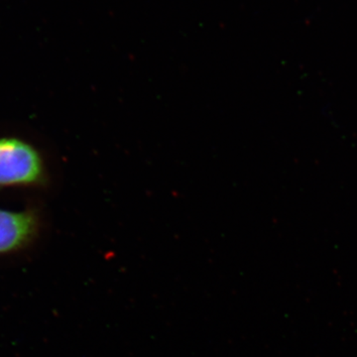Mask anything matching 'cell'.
Wrapping results in <instances>:
<instances>
[{
  "label": "cell",
  "instance_id": "obj_1",
  "mask_svg": "<svg viewBox=\"0 0 357 357\" xmlns=\"http://www.w3.org/2000/svg\"><path fill=\"white\" fill-rule=\"evenodd\" d=\"M48 152L32 136L0 132V191H47L54 184Z\"/></svg>",
  "mask_w": 357,
  "mask_h": 357
},
{
  "label": "cell",
  "instance_id": "obj_2",
  "mask_svg": "<svg viewBox=\"0 0 357 357\" xmlns=\"http://www.w3.org/2000/svg\"><path fill=\"white\" fill-rule=\"evenodd\" d=\"M45 218L40 206H0V257L20 255L36 245L43 234Z\"/></svg>",
  "mask_w": 357,
  "mask_h": 357
}]
</instances>
